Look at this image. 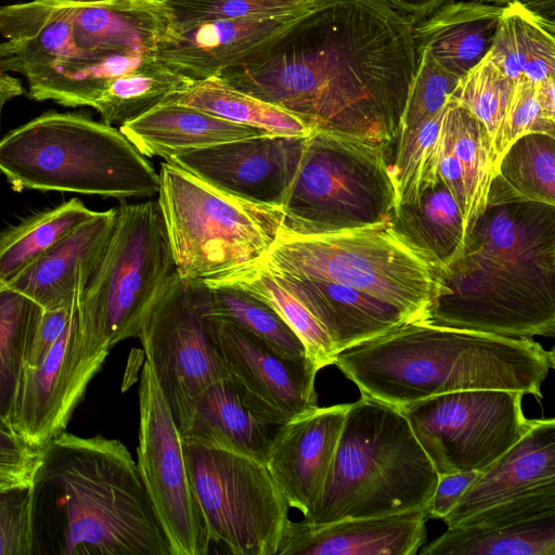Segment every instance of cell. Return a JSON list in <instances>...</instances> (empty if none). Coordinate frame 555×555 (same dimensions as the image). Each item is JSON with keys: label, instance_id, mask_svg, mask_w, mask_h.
Masks as SVG:
<instances>
[{"label": "cell", "instance_id": "obj_1", "mask_svg": "<svg viewBox=\"0 0 555 555\" xmlns=\"http://www.w3.org/2000/svg\"><path fill=\"white\" fill-rule=\"evenodd\" d=\"M413 27L384 0H311L215 77L312 131L389 147L417 67Z\"/></svg>", "mask_w": 555, "mask_h": 555}, {"label": "cell", "instance_id": "obj_2", "mask_svg": "<svg viewBox=\"0 0 555 555\" xmlns=\"http://www.w3.org/2000/svg\"><path fill=\"white\" fill-rule=\"evenodd\" d=\"M513 338L555 335V205L498 173L462 255L437 273L427 319Z\"/></svg>", "mask_w": 555, "mask_h": 555}, {"label": "cell", "instance_id": "obj_3", "mask_svg": "<svg viewBox=\"0 0 555 555\" xmlns=\"http://www.w3.org/2000/svg\"><path fill=\"white\" fill-rule=\"evenodd\" d=\"M33 555H172L127 447L61 433L31 478Z\"/></svg>", "mask_w": 555, "mask_h": 555}, {"label": "cell", "instance_id": "obj_4", "mask_svg": "<svg viewBox=\"0 0 555 555\" xmlns=\"http://www.w3.org/2000/svg\"><path fill=\"white\" fill-rule=\"evenodd\" d=\"M361 396L397 409L453 391L502 389L542 398L554 351L531 338L413 321L336 354Z\"/></svg>", "mask_w": 555, "mask_h": 555}, {"label": "cell", "instance_id": "obj_5", "mask_svg": "<svg viewBox=\"0 0 555 555\" xmlns=\"http://www.w3.org/2000/svg\"><path fill=\"white\" fill-rule=\"evenodd\" d=\"M439 475L402 412L361 396L349 403L311 524L424 508Z\"/></svg>", "mask_w": 555, "mask_h": 555}, {"label": "cell", "instance_id": "obj_6", "mask_svg": "<svg viewBox=\"0 0 555 555\" xmlns=\"http://www.w3.org/2000/svg\"><path fill=\"white\" fill-rule=\"evenodd\" d=\"M0 173L36 190L125 202L157 195L159 176L122 132L77 113L46 112L0 139Z\"/></svg>", "mask_w": 555, "mask_h": 555}, {"label": "cell", "instance_id": "obj_7", "mask_svg": "<svg viewBox=\"0 0 555 555\" xmlns=\"http://www.w3.org/2000/svg\"><path fill=\"white\" fill-rule=\"evenodd\" d=\"M158 176L157 202L181 279L207 281L250 266L282 230L281 208L227 193L167 162Z\"/></svg>", "mask_w": 555, "mask_h": 555}, {"label": "cell", "instance_id": "obj_8", "mask_svg": "<svg viewBox=\"0 0 555 555\" xmlns=\"http://www.w3.org/2000/svg\"><path fill=\"white\" fill-rule=\"evenodd\" d=\"M388 147L313 130L281 207L282 232L321 235L389 222L396 190Z\"/></svg>", "mask_w": 555, "mask_h": 555}, {"label": "cell", "instance_id": "obj_9", "mask_svg": "<svg viewBox=\"0 0 555 555\" xmlns=\"http://www.w3.org/2000/svg\"><path fill=\"white\" fill-rule=\"evenodd\" d=\"M261 260L270 268L328 281L387 301L425 321L437 273L390 221L321 235L280 232Z\"/></svg>", "mask_w": 555, "mask_h": 555}, {"label": "cell", "instance_id": "obj_10", "mask_svg": "<svg viewBox=\"0 0 555 555\" xmlns=\"http://www.w3.org/2000/svg\"><path fill=\"white\" fill-rule=\"evenodd\" d=\"M175 273L157 199L120 202L104 255L79 296L77 314L82 328L107 350L138 338Z\"/></svg>", "mask_w": 555, "mask_h": 555}, {"label": "cell", "instance_id": "obj_11", "mask_svg": "<svg viewBox=\"0 0 555 555\" xmlns=\"http://www.w3.org/2000/svg\"><path fill=\"white\" fill-rule=\"evenodd\" d=\"M210 540L234 555H276L289 505L264 462L182 439Z\"/></svg>", "mask_w": 555, "mask_h": 555}, {"label": "cell", "instance_id": "obj_12", "mask_svg": "<svg viewBox=\"0 0 555 555\" xmlns=\"http://www.w3.org/2000/svg\"><path fill=\"white\" fill-rule=\"evenodd\" d=\"M524 396L515 390H462L399 410L438 475L481 472L529 428Z\"/></svg>", "mask_w": 555, "mask_h": 555}, {"label": "cell", "instance_id": "obj_13", "mask_svg": "<svg viewBox=\"0 0 555 555\" xmlns=\"http://www.w3.org/2000/svg\"><path fill=\"white\" fill-rule=\"evenodd\" d=\"M176 425L186 426L197 397L227 378L205 322L202 281H168L150 310L138 337Z\"/></svg>", "mask_w": 555, "mask_h": 555}, {"label": "cell", "instance_id": "obj_14", "mask_svg": "<svg viewBox=\"0 0 555 555\" xmlns=\"http://www.w3.org/2000/svg\"><path fill=\"white\" fill-rule=\"evenodd\" d=\"M137 467L172 555H206L209 531L192 488L182 438L145 360L139 386Z\"/></svg>", "mask_w": 555, "mask_h": 555}, {"label": "cell", "instance_id": "obj_15", "mask_svg": "<svg viewBox=\"0 0 555 555\" xmlns=\"http://www.w3.org/2000/svg\"><path fill=\"white\" fill-rule=\"evenodd\" d=\"M0 69L26 78L28 98L62 106H91L65 0H31L0 8Z\"/></svg>", "mask_w": 555, "mask_h": 555}, {"label": "cell", "instance_id": "obj_16", "mask_svg": "<svg viewBox=\"0 0 555 555\" xmlns=\"http://www.w3.org/2000/svg\"><path fill=\"white\" fill-rule=\"evenodd\" d=\"M65 1L93 104L113 79L157 61L175 36L163 0Z\"/></svg>", "mask_w": 555, "mask_h": 555}, {"label": "cell", "instance_id": "obj_17", "mask_svg": "<svg viewBox=\"0 0 555 555\" xmlns=\"http://www.w3.org/2000/svg\"><path fill=\"white\" fill-rule=\"evenodd\" d=\"M72 318L47 356L24 366L14 398L10 426L28 446L40 450L65 428L108 350Z\"/></svg>", "mask_w": 555, "mask_h": 555}, {"label": "cell", "instance_id": "obj_18", "mask_svg": "<svg viewBox=\"0 0 555 555\" xmlns=\"http://www.w3.org/2000/svg\"><path fill=\"white\" fill-rule=\"evenodd\" d=\"M205 322L227 379L256 413L282 425L318 408L319 369L307 356L276 352L233 322L208 312L206 299Z\"/></svg>", "mask_w": 555, "mask_h": 555}, {"label": "cell", "instance_id": "obj_19", "mask_svg": "<svg viewBox=\"0 0 555 555\" xmlns=\"http://www.w3.org/2000/svg\"><path fill=\"white\" fill-rule=\"evenodd\" d=\"M307 135L264 133L185 152L166 162L227 193L281 208Z\"/></svg>", "mask_w": 555, "mask_h": 555}, {"label": "cell", "instance_id": "obj_20", "mask_svg": "<svg viewBox=\"0 0 555 555\" xmlns=\"http://www.w3.org/2000/svg\"><path fill=\"white\" fill-rule=\"evenodd\" d=\"M349 403L298 415L280 425L266 465L289 507L306 516L330 470Z\"/></svg>", "mask_w": 555, "mask_h": 555}, {"label": "cell", "instance_id": "obj_21", "mask_svg": "<svg viewBox=\"0 0 555 555\" xmlns=\"http://www.w3.org/2000/svg\"><path fill=\"white\" fill-rule=\"evenodd\" d=\"M436 175L456 201L469 234L473 223L486 208L495 167L485 127L451 96L438 137L421 171L417 191Z\"/></svg>", "mask_w": 555, "mask_h": 555}, {"label": "cell", "instance_id": "obj_22", "mask_svg": "<svg viewBox=\"0 0 555 555\" xmlns=\"http://www.w3.org/2000/svg\"><path fill=\"white\" fill-rule=\"evenodd\" d=\"M427 519L424 507L327 524L288 520L276 555H415Z\"/></svg>", "mask_w": 555, "mask_h": 555}, {"label": "cell", "instance_id": "obj_23", "mask_svg": "<svg viewBox=\"0 0 555 555\" xmlns=\"http://www.w3.org/2000/svg\"><path fill=\"white\" fill-rule=\"evenodd\" d=\"M115 218L116 207L95 211L5 285L42 309L72 304L100 263Z\"/></svg>", "mask_w": 555, "mask_h": 555}, {"label": "cell", "instance_id": "obj_24", "mask_svg": "<svg viewBox=\"0 0 555 555\" xmlns=\"http://www.w3.org/2000/svg\"><path fill=\"white\" fill-rule=\"evenodd\" d=\"M555 483V420H531L522 437L479 472L441 519L454 527L496 503Z\"/></svg>", "mask_w": 555, "mask_h": 555}, {"label": "cell", "instance_id": "obj_25", "mask_svg": "<svg viewBox=\"0 0 555 555\" xmlns=\"http://www.w3.org/2000/svg\"><path fill=\"white\" fill-rule=\"evenodd\" d=\"M266 267L319 321L336 354L413 322L401 309L363 292Z\"/></svg>", "mask_w": 555, "mask_h": 555}, {"label": "cell", "instance_id": "obj_26", "mask_svg": "<svg viewBox=\"0 0 555 555\" xmlns=\"http://www.w3.org/2000/svg\"><path fill=\"white\" fill-rule=\"evenodd\" d=\"M308 3L279 16L210 21L175 31V37L158 48L155 57L190 85L209 79L287 26Z\"/></svg>", "mask_w": 555, "mask_h": 555}, {"label": "cell", "instance_id": "obj_27", "mask_svg": "<svg viewBox=\"0 0 555 555\" xmlns=\"http://www.w3.org/2000/svg\"><path fill=\"white\" fill-rule=\"evenodd\" d=\"M503 10L480 2L442 5L413 27L416 52L427 50L442 69L462 79L491 51Z\"/></svg>", "mask_w": 555, "mask_h": 555}, {"label": "cell", "instance_id": "obj_28", "mask_svg": "<svg viewBox=\"0 0 555 555\" xmlns=\"http://www.w3.org/2000/svg\"><path fill=\"white\" fill-rule=\"evenodd\" d=\"M119 130L142 155L165 160L185 152L267 133L177 103H160L122 124Z\"/></svg>", "mask_w": 555, "mask_h": 555}, {"label": "cell", "instance_id": "obj_29", "mask_svg": "<svg viewBox=\"0 0 555 555\" xmlns=\"http://www.w3.org/2000/svg\"><path fill=\"white\" fill-rule=\"evenodd\" d=\"M280 425L250 409L227 378L204 389L194 402L182 439L267 461Z\"/></svg>", "mask_w": 555, "mask_h": 555}, {"label": "cell", "instance_id": "obj_30", "mask_svg": "<svg viewBox=\"0 0 555 555\" xmlns=\"http://www.w3.org/2000/svg\"><path fill=\"white\" fill-rule=\"evenodd\" d=\"M390 223L404 242L429 261L436 273L462 255L468 235L456 201L437 175L414 201L395 207Z\"/></svg>", "mask_w": 555, "mask_h": 555}, {"label": "cell", "instance_id": "obj_31", "mask_svg": "<svg viewBox=\"0 0 555 555\" xmlns=\"http://www.w3.org/2000/svg\"><path fill=\"white\" fill-rule=\"evenodd\" d=\"M555 29L518 0L504 7L488 56L514 83L555 77Z\"/></svg>", "mask_w": 555, "mask_h": 555}, {"label": "cell", "instance_id": "obj_32", "mask_svg": "<svg viewBox=\"0 0 555 555\" xmlns=\"http://www.w3.org/2000/svg\"><path fill=\"white\" fill-rule=\"evenodd\" d=\"M421 555H555V513L496 526L449 527Z\"/></svg>", "mask_w": 555, "mask_h": 555}, {"label": "cell", "instance_id": "obj_33", "mask_svg": "<svg viewBox=\"0 0 555 555\" xmlns=\"http://www.w3.org/2000/svg\"><path fill=\"white\" fill-rule=\"evenodd\" d=\"M163 103L189 105L224 120L276 135H307L312 130L291 113L241 92L216 77L191 83Z\"/></svg>", "mask_w": 555, "mask_h": 555}, {"label": "cell", "instance_id": "obj_34", "mask_svg": "<svg viewBox=\"0 0 555 555\" xmlns=\"http://www.w3.org/2000/svg\"><path fill=\"white\" fill-rule=\"evenodd\" d=\"M94 214L74 197L0 232V284L12 280Z\"/></svg>", "mask_w": 555, "mask_h": 555}, {"label": "cell", "instance_id": "obj_35", "mask_svg": "<svg viewBox=\"0 0 555 555\" xmlns=\"http://www.w3.org/2000/svg\"><path fill=\"white\" fill-rule=\"evenodd\" d=\"M243 288L272 307L302 341L307 357L319 370L334 364L331 338L312 313L258 260L225 275L202 281Z\"/></svg>", "mask_w": 555, "mask_h": 555}, {"label": "cell", "instance_id": "obj_36", "mask_svg": "<svg viewBox=\"0 0 555 555\" xmlns=\"http://www.w3.org/2000/svg\"><path fill=\"white\" fill-rule=\"evenodd\" d=\"M42 308L0 284V426L10 430L11 411Z\"/></svg>", "mask_w": 555, "mask_h": 555}, {"label": "cell", "instance_id": "obj_37", "mask_svg": "<svg viewBox=\"0 0 555 555\" xmlns=\"http://www.w3.org/2000/svg\"><path fill=\"white\" fill-rule=\"evenodd\" d=\"M203 283L208 312L233 322L285 357L307 356L297 334L267 302L237 286Z\"/></svg>", "mask_w": 555, "mask_h": 555}, {"label": "cell", "instance_id": "obj_38", "mask_svg": "<svg viewBox=\"0 0 555 555\" xmlns=\"http://www.w3.org/2000/svg\"><path fill=\"white\" fill-rule=\"evenodd\" d=\"M188 86V81L155 61L113 79L92 107L102 122L121 126Z\"/></svg>", "mask_w": 555, "mask_h": 555}, {"label": "cell", "instance_id": "obj_39", "mask_svg": "<svg viewBox=\"0 0 555 555\" xmlns=\"http://www.w3.org/2000/svg\"><path fill=\"white\" fill-rule=\"evenodd\" d=\"M496 173L527 199L555 205V135L519 137L502 156Z\"/></svg>", "mask_w": 555, "mask_h": 555}, {"label": "cell", "instance_id": "obj_40", "mask_svg": "<svg viewBox=\"0 0 555 555\" xmlns=\"http://www.w3.org/2000/svg\"><path fill=\"white\" fill-rule=\"evenodd\" d=\"M514 86L487 55L459 81L451 94L482 124L491 146L503 122Z\"/></svg>", "mask_w": 555, "mask_h": 555}, {"label": "cell", "instance_id": "obj_41", "mask_svg": "<svg viewBox=\"0 0 555 555\" xmlns=\"http://www.w3.org/2000/svg\"><path fill=\"white\" fill-rule=\"evenodd\" d=\"M311 0H163L173 30L220 20L268 18L297 10Z\"/></svg>", "mask_w": 555, "mask_h": 555}, {"label": "cell", "instance_id": "obj_42", "mask_svg": "<svg viewBox=\"0 0 555 555\" xmlns=\"http://www.w3.org/2000/svg\"><path fill=\"white\" fill-rule=\"evenodd\" d=\"M446 107L447 104L433 116L400 130L392 143L396 144V153L392 163H389V170L396 190V206L413 198L428 152L438 137Z\"/></svg>", "mask_w": 555, "mask_h": 555}, {"label": "cell", "instance_id": "obj_43", "mask_svg": "<svg viewBox=\"0 0 555 555\" xmlns=\"http://www.w3.org/2000/svg\"><path fill=\"white\" fill-rule=\"evenodd\" d=\"M417 67L400 130L412 127L442 109L461 80L442 69L427 50L417 51Z\"/></svg>", "mask_w": 555, "mask_h": 555}, {"label": "cell", "instance_id": "obj_44", "mask_svg": "<svg viewBox=\"0 0 555 555\" xmlns=\"http://www.w3.org/2000/svg\"><path fill=\"white\" fill-rule=\"evenodd\" d=\"M530 132L555 135V120L544 116L538 99L537 85L520 80L514 86L503 122L492 143L495 173L499 162L511 144Z\"/></svg>", "mask_w": 555, "mask_h": 555}, {"label": "cell", "instance_id": "obj_45", "mask_svg": "<svg viewBox=\"0 0 555 555\" xmlns=\"http://www.w3.org/2000/svg\"><path fill=\"white\" fill-rule=\"evenodd\" d=\"M0 555H33L31 483L0 489Z\"/></svg>", "mask_w": 555, "mask_h": 555}, {"label": "cell", "instance_id": "obj_46", "mask_svg": "<svg viewBox=\"0 0 555 555\" xmlns=\"http://www.w3.org/2000/svg\"><path fill=\"white\" fill-rule=\"evenodd\" d=\"M39 450L28 446L12 430L0 426V489L31 483Z\"/></svg>", "mask_w": 555, "mask_h": 555}, {"label": "cell", "instance_id": "obj_47", "mask_svg": "<svg viewBox=\"0 0 555 555\" xmlns=\"http://www.w3.org/2000/svg\"><path fill=\"white\" fill-rule=\"evenodd\" d=\"M78 297L69 305L42 309L41 317L28 347L25 365L38 364L59 339L72 318Z\"/></svg>", "mask_w": 555, "mask_h": 555}, {"label": "cell", "instance_id": "obj_48", "mask_svg": "<svg viewBox=\"0 0 555 555\" xmlns=\"http://www.w3.org/2000/svg\"><path fill=\"white\" fill-rule=\"evenodd\" d=\"M479 472L468 470L439 475L434 494L425 506L428 518H442L457 503Z\"/></svg>", "mask_w": 555, "mask_h": 555}, {"label": "cell", "instance_id": "obj_49", "mask_svg": "<svg viewBox=\"0 0 555 555\" xmlns=\"http://www.w3.org/2000/svg\"><path fill=\"white\" fill-rule=\"evenodd\" d=\"M390 7L412 20L414 23L431 14L448 0H384Z\"/></svg>", "mask_w": 555, "mask_h": 555}, {"label": "cell", "instance_id": "obj_50", "mask_svg": "<svg viewBox=\"0 0 555 555\" xmlns=\"http://www.w3.org/2000/svg\"><path fill=\"white\" fill-rule=\"evenodd\" d=\"M24 88L22 81L9 73L0 69V128L2 120V113L5 105L13 99L22 95Z\"/></svg>", "mask_w": 555, "mask_h": 555}, {"label": "cell", "instance_id": "obj_51", "mask_svg": "<svg viewBox=\"0 0 555 555\" xmlns=\"http://www.w3.org/2000/svg\"><path fill=\"white\" fill-rule=\"evenodd\" d=\"M535 85L538 99L544 116L555 120V77H548Z\"/></svg>", "mask_w": 555, "mask_h": 555}, {"label": "cell", "instance_id": "obj_52", "mask_svg": "<svg viewBox=\"0 0 555 555\" xmlns=\"http://www.w3.org/2000/svg\"><path fill=\"white\" fill-rule=\"evenodd\" d=\"M533 15L545 23L554 25V20L547 14V10L554 15V0H518Z\"/></svg>", "mask_w": 555, "mask_h": 555}, {"label": "cell", "instance_id": "obj_53", "mask_svg": "<svg viewBox=\"0 0 555 555\" xmlns=\"http://www.w3.org/2000/svg\"><path fill=\"white\" fill-rule=\"evenodd\" d=\"M486 1H491V2H495V3H509V2H513L516 0H486Z\"/></svg>", "mask_w": 555, "mask_h": 555}]
</instances>
